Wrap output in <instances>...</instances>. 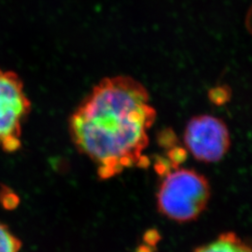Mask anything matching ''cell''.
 <instances>
[{"mask_svg":"<svg viewBox=\"0 0 252 252\" xmlns=\"http://www.w3.org/2000/svg\"><path fill=\"white\" fill-rule=\"evenodd\" d=\"M21 198L18 194L8 186L0 187V205L5 210H14L19 207Z\"/></svg>","mask_w":252,"mask_h":252,"instance_id":"52a82bcc","label":"cell"},{"mask_svg":"<svg viewBox=\"0 0 252 252\" xmlns=\"http://www.w3.org/2000/svg\"><path fill=\"white\" fill-rule=\"evenodd\" d=\"M156 191V207L173 221L185 223L197 220L211 198L207 178L192 168L173 166L161 174Z\"/></svg>","mask_w":252,"mask_h":252,"instance_id":"7a4b0ae2","label":"cell"},{"mask_svg":"<svg viewBox=\"0 0 252 252\" xmlns=\"http://www.w3.org/2000/svg\"><path fill=\"white\" fill-rule=\"evenodd\" d=\"M193 252H252L250 245L234 232L219 234L208 243L202 245Z\"/></svg>","mask_w":252,"mask_h":252,"instance_id":"5b68a950","label":"cell"},{"mask_svg":"<svg viewBox=\"0 0 252 252\" xmlns=\"http://www.w3.org/2000/svg\"><path fill=\"white\" fill-rule=\"evenodd\" d=\"M22 241L11 232L9 226L0 221V252H20Z\"/></svg>","mask_w":252,"mask_h":252,"instance_id":"8992f818","label":"cell"},{"mask_svg":"<svg viewBox=\"0 0 252 252\" xmlns=\"http://www.w3.org/2000/svg\"><path fill=\"white\" fill-rule=\"evenodd\" d=\"M31 108L18 74L0 69V142L11 136H22Z\"/></svg>","mask_w":252,"mask_h":252,"instance_id":"277c9868","label":"cell"},{"mask_svg":"<svg viewBox=\"0 0 252 252\" xmlns=\"http://www.w3.org/2000/svg\"><path fill=\"white\" fill-rule=\"evenodd\" d=\"M183 143L196 161L215 163L225 157L232 140L223 120L202 114L189 119L184 128Z\"/></svg>","mask_w":252,"mask_h":252,"instance_id":"3957f363","label":"cell"},{"mask_svg":"<svg viewBox=\"0 0 252 252\" xmlns=\"http://www.w3.org/2000/svg\"><path fill=\"white\" fill-rule=\"evenodd\" d=\"M229 94L226 92V90H223L222 88H216L215 90L213 91V94H210V98L213 100L215 103H224V101L228 98Z\"/></svg>","mask_w":252,"mask_h":252,"instance_id":"9c48e42d","label":"cell"},{"mask_svg":"<svg viewBox=\"0 0 252 252\" xmlns=\"http://www.w3.org/2000/svg\"><path fill=\"white\" fill-rule=\"evenodd\" d=\"M156 109L144 85L129 76L99 81L68 120V131L79 153L94 163L101 180L146 166L145 152Z\"/></svg>","mask_w":252,"mask_h":252,"instance_id":"6da1fadb","label":"cell"},{"mask_svg":"<svg viewBox=\"0 0 252 252\" xmlns=\"http://www.w3.org/2000/svg\"><path fill=\"white\" fill-rule=\"evenodd\" d=\"M21 147H22L21 137L11 136V137H8L0 142V148L5 153H16L21 149Z\"/></svg>","mask_w":252,"mask_h":252,"instance_id":"ba28073f","label":"cell"}]
</instances>
